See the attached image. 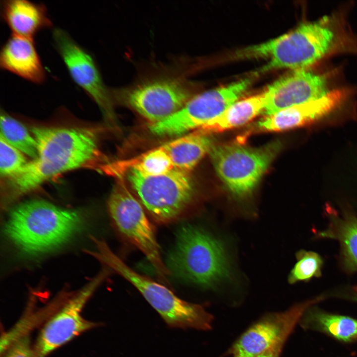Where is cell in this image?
I'll list each match as a JSON object with an SVG mask.
<instances>
[{"mask_svg":"<svg viewBox=\"0 0 357 357\" xmlns=\"http://www.w3.org/2000/svg\"><path fill=\"white\" fill-rule=\"evenodd\" d=\"M341 53L357 54V37L339 12L301 23L286 34L248 49L250 58L268 60L261 72L308 69L323 59Z\"/></svg>","mask_w":357,"mask_h":357,"instance_id":"6da1fadb","label":"cell"},{"mask_svg":"<svg viewBox=\"0 0 357 357\" xmlns=\"http://www.w3.org/2000/svg\"><path fill=\"white\" fill-rule=\"evenodd\" d=\"M87 224V218L81 211L62 208L43 200H31L12 209L4 233L23 254L37 256L63 246Z\"/></svg>","mask_w":357,"mask_h":357,"instance_id":"7a4b0ae2","label":"cell"},{"mask_svg":"<svg viewBox=\"0 0 357 357\" xmlns=\"http://www.w3.org/2000/svg\"><path fill=\"white\" fill-rule=\"evenodd\" d=\"M31 132L38 156L28 162L25 171L37 186L57 175L83 166L98 152L97 135L89 128L36 126Z\"/></svg>","mask_w":357,"mask_h":357,"instance_id":"3957f363","label":"cell"},{"mask_svg":"<svg viewBox=\"0 0 357 357\" xmlns=\"http://www.w3.org/2000/svg\"><path fill=\"white\" fill-rule=\"evenodd\" d=\"M170 273L192 284L211 288L231 278V265L223 243L206 231L191 224L178 231L169 253Z\"/></svg>","mask_w":357,"mask_h":357,"instance_id":"277c9868","label":"cell"},{"mask_svg":"<svg viewBox=\"0 0 357 357\" xmlns=\"http://www.w3.org/2000/svg\"><path fill=\"white\" fill-rule=\"evenodd\" d=\"M96 258L134 286L170 327L212 329L214 317L203 306L181 299L165 286L134 271L107 244L100 246Z\"/></svg>","mask_w":357,"mask_h":357,"instance_id":"5b68a950","label":"cell"},{"mask_svg":"<svg viewBox=\"0 0 357 357\" xmlns=\"http://www.w3.org/2000/svg\"><path fill=\"white\" fill-rule=\"evenodd\" d=\"M195 84L182 74H164L125 87L110 88L113 101L127 105L152 124L179 110L195 95Z\"/></svg>","mask_w":357,"mask_h":357,"instance_id":"8992f818","label":"cell"},{"mask_svg":"<svg viewBox=\"0 0 357 357\" xmlns=\"http://www.w3.org/2000/svg\"><path fill=\"white\" fill-rule=\"evenodd\" d=\"M128 181L152 219L168 224L183 219L194 197L188 173L174 168L159 175L133 169L126 170Z\"/></svg>","mask_w":357,"mask_h":357,"instance_id":"52a82bcc","label":"cell"},{"mask_svg":"<svg viewBox=\"0 0 357 357\" xmlns=\"http://www.w3.org/2000/svg\"><path fill=\"white\" fill-rule=\"evenodd\" d=\"M278 141L252 148L233 142L214 144L209 154L219 176L238 198L249 195L280 150Z\"/></svg>","mask_w":357,"mask_h":357,"instance_id":"ba28073f","label":"cell"},{"mask_svg":"<svg viewBox=\"0 0 357 357\" xmlns=\"http://www.w3.org/2000/svg\"><path fill=\"white\" fill-rule=\"evenodd\" d=\"M108 209L116 230L148 258L162 280L170 273L163 262L153 226L141 205L122 181L114 187Z\"/></svg>","mask_w":357,"mask_h":357,"instance_id":"9c48e42d","label":"cell"},{"mask_svg":"<svg viewBox=\"0 0 357 357\" xmlns=\"http://www.w3.org/2000/svg\"><path fill=\"white\" fill-rule=\"evenodd\" d=\"M246 78L195 95L179 110L165 119L152 124L150 131L159 136H180L200 128L222 114L250 87Z\"/></svg>","mask_w":357,"mask_h":357,"instance_id":"30bf717a","label":"cell"},{"mask_svg":"<svg viewBox=\"0 0 357 357\" xmlns=\"http://www.w3.org/2000/svg\"><path fill=\"white\" fill-rule=\"evenodd\" d=\"M105 270L75 294L65 299L59 309L48 319L33 347L35 357H46L80 334L98 325L86 320L81 313L88 300L107 276L108 272Z\"/></svg>","mask_w":357,"mask_h":357,"instance_id":"8fae6325","label":"cell"},{"mask_svg":"<svg viewBox=\"0 0 357 357\" xmlns=\"http://www.w3.org/2000/svg\"><path fill=\"white\" fill-rule=\"evenodd\" d=\"M52 35L55 47L72 79L94 101L106 117H113L110 88L104 84L92 56L64 30L55 28Z\"/></svg>","mask_w":357,"mask_h":357,"instance_id":"7c38bea8","label":"cell"},{"mask_svg":"<svg viewBox=\"0 0 357 357\" xmlns=\"http://www.w3.org/2000/svg\"><path fill=\"white\" fill-rule=\"evenodd\" d=\"M322 297L265 315L246 330L227 352L231 357H255L284 336H290L306 311Z\"/></svg>","mask_w":357,"mask_h":357,"instance_id":"4fadbf2b","label":"cell"},{"mask_svg":"<svg viewBox=\"0 0 357 357\" xmlns=\"http://www.w3.org/2000/svg\"><path fill=\"white\" fill-rule=\"evenodd\" d=\"M329 79L326 73L309 69L293 70L270 84L263 93L264 113L270 115L321 98L331 91Z\"/></svg>","mask_w":357,"mask_h":357,"instance_id":"5bb4252c","label":"cell"},{"mask_svg":"<svg viewBox=\"0 0 357 357\" xmlns=\"http://www.w3.org/2000/svg\"><path fill=\"white\" fill-rule=\"evenodd\" d=\"M349 88L331 91L319 99L267 115L258 122L261 131H279L313 124L340 107L351 95Z\"/></svg>","mask_w":357,"mask_h":357,"instance_id":"9a60e30c","label":"cell"},{"mask_svg":"<svg viewBox=\"0 0 357 357\" xmlns=\"http://www.w3.org/2000/svg\"><path fill=\"white\" fill-rule=\"evenodd\" d=\"M0 66L35 84L43 83L46 79V72L33 39L12 35L1 49Z\"/></svg>","mask_w":357,"mask_h":357,"instance_id":"2e32d148","label":"cell"},{"mask_svg":"<svg viewBox=\"0 0 357 357\" xmlns=\"http://www.w3.org/2000/svg\"><path fill=\"white\" fill-rule=\"evenodd\" d=\"M1 14L12 35L33 39L40 30L51 27L46 6L26 0L1 1Z\"/></svg>","mask_w":357,"mask_h":357,"instance_id":"e0dca14e","label":"cell"},{"mask_svg":"<svg viewBox=\"0 0 357 357\" xmlns=\"http://www.w3.org/2000/svg\"><path fill=\"white\" fill-rule=\"evenodd\" d=\"M209 135L196 131L162 146L171 159L174 168L188 173L209 153L214 145Z\"/></svg>","mask_w":357,"mask_h":357,"instance_id":"ac0fdd59","label":"cell"},{"mask_svg":"<svg viewBox=\"0 0 357 357\" xmlns=\"http://www.w3.org/2000/svg\"><path fill=\"white\" fill-rule=\"evenodd\" d=\"M264 108L263 93L236 101L217 118L199 128L198 131L210 134L239 126L264 111Z\"/></svg>","mask_w":357,"mask_h":357,"instance_id":"d6986e66","label":"cell"},{"mask_svg":"<svg viewBox=\"0 0 357 357\" xmlns=\"http://www.w3.org/2000/svg\"><path fill=\"white\" fill-rule=\"evenodd\" d=\"M309 308L300 321L302 326L320 330L343 342L357 339V319Z\"/></svg>","mask_w":357,"mask_h":357,"instance_id":"ffe728a7","label":"cell"},{"mask_svg":"<svg viewBox=\"0 0 357 357\" xmlns=\"http://www.w3.org/2000/svg\"><path fill=\"white\" fill-rule=\"evenodd\" d=\"M321 235L338 239L341 245L346 263L357 269V219L347 215L342 218L334 217L329 228Z\"/></svg>","mask_w":357,"mask_h":357,"instance_id":"44dd1931","label":"cell"},{"mask_svg":"<svg viewBox=\"0 0 357 357\" xmlns=\"http://www.w3.org/2000/svg\"><path fill=\"white\" fill-rule=\"evenodd\" d=\"M0 123V136L32 160L38 158L36 140L23 124L4 113L1 114Z\"/></svg>","mask_w":357,"mask_h":357,"instance_id":"7402d4cb","label":"cell"},{"mask_svg":"<svg viewBox=\"0 0 357 357\" xmlns=\"http://www.w3.org/2000/svg\"><path fill=\"white\" fill-rule=\"evenodd\" d=\"M124 164L128 169H133L149 175L163 174L174 168L171 159L162 146Z\"/></svg>","mask_w":357,"mask_h":357,"instance_id":"603a6c76","label":"cell"},{"mask_svg":"<svg viewBox=\"0 0 357 357\" xmlns=\"http://www.w3.org/2000/svg\"><path fill=\"white\" fill-rule=\"evenodd\" d=\"M297 261L290 273V284L308 280L321 274L322 260L320 256L312 251L300 250L297 254Z\"/></svg>","mask_w":357,"mask_h":357,"instance_id":"cb8c5ba5","label":"cell"},{"mask_svg":"<svg viewBox=\"0 0 357 357\" xmlns=\"http://www.w3.org/2000/svg\"><path fill=\"white\" fill-rule=\"evenodd\" d=\"M28 161L25 155L0 136V173L8 178L21 170Z\"/></svg>","mask_w":357,"mask_h":357,"instance_id":"d4e9b609","label":"cell"},{"mask_svg":"<svg viewBox=\"0 0 357 357\" xmlns=\"http://www.w3.org/2000/svg\"><path fill=\"white\" fill-rule=\"evenodd\" d=\"M1 356L2 357H35L29 334L13 343Z\"/></svg>","mask_w":357,"mask_h":357,"instance_id":"484cf974","label":"cell"},{"mask_svg":"<svg viewBox=\"0 0 357 357\" xmlns=\"http://www.w3.org/2000/svg\"><path fill=\"white\" fill-rule=\"evenodd\" d=\"M290 336L282 337L267 350L255 357H280L285 344Z\"/></svg>","mask_w":357,"mask_h":357,"instance_id":"4316f807","label":"cell"},{"mask_svg":"<svg viewBox=\"0 0 357 357\" xmlns=\"http://www.w3.org/2000/svg\"><path fill=\"white\" fill-rule=\"evenodd\" d=\"M354 291L357 293V286L354 287Z\"/></svg>","mask_w":357,"mask_h":357,"instance_id":"83f0119b","label":"cell"},{"mask_svg":"<svg viewBox=\"0 0 357 357\" xmlns=\"http://www.w3.org/2000/svg\"><path fill=\"white\" fill-rule=\"evenodd\" d=\"M356 300H357V299Z\"/></svg>","mask_w":357,"mask_h":357,"instance_id":"f1b7e54d","label":"cell"}]
</instances>
